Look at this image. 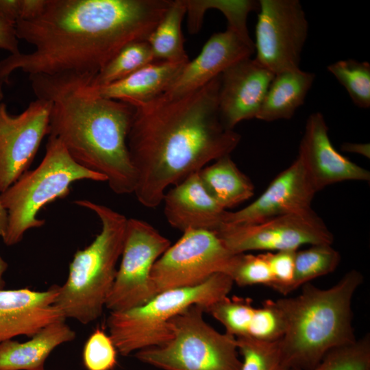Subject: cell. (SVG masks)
<instances>
[{
	"label": "cell",
	"instance_id": "cell-1",
	"mask_svg": "<svg viewBox=\"0 0 370 370\" xmlns=\"http://www.w3.org/2000/svg\"><path fill=\"white\" fill-rule=\"evenodd\" d=\"M171 0H46L35 16L16 23L29 53L0 61V101L11 73L95 77L125 46L147 40Z\"/></svg>",
	"mask_w": 370,
	"mask_h": 370
},
{
	"label": "cell",
	"instance_id": "cell-2",
	"mask_svg": "<svg viewBox=\"0 0 370 370\" xmlns=\"http://www.w3.org/2000/svg\"><path fill=\"white\" fill-rule=\"evenodd\" d=\"M220 78L184 95L163 94L133 105L127 145L136 177L134 193L145 207L158 206L169 186L230 155L239 144L241 135L221 119Z\"/></svg>",
	"mask_w": 370,
	"mask_h": 370
},
{
	"label": "cell",
	"instance_id": "cell-3",
	"mask_svg": "<svg viewBox=\"0 0 370 370\" xmlns=\"http://www.w3.org/2000/svg\"><path fill=\"white\" fill-rule=\"evenodd\" d=\"M29 78L36 98L51 103L49 136L60 140L77 164L103 175L114 193H134L136 177L127 145L134 106L92 93L90 75Z\"/></svg>",
	"mask_w": 370,
	"mask_h": 370
},
{
	"label": "cell",
	"instance_id": "cell-4",
	"mask_svg": "<svg viewBox=\"0 0 370 370\" xmlns=\"http://www.w3.org/2000/svg\"><path fill=\"white\" fill-rule=\"evenodd\" d=\"M363 280L352 269L330 288L308 282L299 295L275 300L285 320L278 346L286 370H312L330 350L356 339L352 301Z\"/></svg>",
	"mask_w": 370,
	"mask_h": 370
},
{
	"label": "cell",
	"instance_id": "cell-5",
	"mask_svg": "<svg viewBox=\"0 0 370 370\" xmlns=\"http://www.w3.org/2000/svg\"><path fill=\"white\" fill-rule=\"evenodd\" d=\"M75 204L94 212L100 219L101 229L89 245L75 253L55 305L66 319L86 325L99 318L106 306L116 278L127 219L109 207L87 199L76 200Z\"/></svg>",
	"mask_w": 370,
	"mask_h": 370
},
{
	"label": "cell",
	"instance_id": "cell-6",
	"mask_svg": "<svg viewBox=\"0 0 370 370\" xmlns=\"http://www.w3.org/2000/svg\"><path fill=\"white\" fill-rule=\"evenodd\" d=\"M106 182L100 173L77 164L57 138L49 136L45 154L34 170L25 172L5 191L0 203L7 214L3 241L7 246L21 242L25 233L42 227L45 220L38 214L47 204L67 196L71 184L78 180Z\"/></svg>",
	"mask_w": 370,
	"mask_h": 370
},
{
	"label": "cell",
	"instance_id": "cell-7",
	"mask_svg": "<svg viewBox=\"0 0 370 370\" xmlns=\"http://www.w3.org/2000/svg\"><path fill=\"white\" fill-rule=\"evenodd\" d=\"M233 284L229 275L217 273L199 285L158 293L143 306L110 312L106 320L109 335L123 356L162 345L172 337L171 319L194 305L206 312L227 296Z\"/></svg>",
	"mask_w": 370,
	"mask_h": 370
},
{
	"label": "cell",
	"instance_id": "cell-8",
	"mask_svg": "<svg viewBox=\"0 0 370 370\" xmlns=\"http://www.w3.org/2000/svg\"><path fill=\"white\" fill-rule=\"evenodd\" d=\"M204 308L191 306L170 319L171 338L136 352L140 362L162 370H241L236 338L204 319Z\"/></svg>",
	"mask_w": 370,
	"mask_h": 370
},
{
	"label": "cell",
	"instance_id": "cell-9",
	"mask_svg": "<svg viewBox=\"0 0 370 370\" xmlns=\"http://www.w3.org/2000/svg\"><path fill=\"white\" fill-rule=\"evenodd\" d=\"M170 246V241L147 222L127 219L121 263L105 307L110 312L123 311L143 306L157 295L151 270Z\"/></svg>",
	"mask_w": 370,
	"mask_h": 370
},
{
	"label": "cell",
	"instance_id": "cell-10",
	"mask_svg": "<svg viewBox=\"0 0 370 370\" xmlns=\"http://www.w3.org/2000/svg\"><path fill=\"white\" fill-rule=\"evenodd\" d=\"M235 254L215 232L188 230L156 260L151 279L157 293L199 285L212 275H227Z\"/></svg>",
	"mask_w": 370,
	"mask_h": 370
},
{
	"label": "cell",
	"instance_id": "cell-11",
	"mask_svg": "<svg viewBox=\"0 0 370 370\" xmlns=\"http://www.w3.org/2000/svg\"><path fill=\"white\" fill-rule=\"evenodd\" d=\"M233 254L297 251L304 245H332V233L312 210L245 225L221 224L215 232Z\"/></svg>",
	"mask_w": 370,
	"mask_h": 370
},
{
	"label": "cell",
	"instance_id": "cell-12",
	"mask_svg": "<svg viewBox=\"0 0 370 370\" xmlns=\"http://www.w3.org/2000/svg\"><path fill=\"white\" fill-rule=\"evenodd\" d=\"M255 59L274 75L299 69L309 25L299 0H260Z\"/></svg>",
	"mask_w": 370,
	"mask_h": 370
},
{
	"label": "cell",
	"instance_id": "cell-13",
	"mask_svg": "<svg viewBox=\"0 0 370 370\" xmlns=\"http://www.w3.org/2000/svg\"><path fill=\"white\" fill-rule=\"evenodd\" d=\"M50 101H31L18 115L10 114L0 101V193L32 164L40 145L49 133Z\"/></svg>",
	"mask_w": 370,
	"mask_h": 370
},
{
	"label": "cell",
	"instance_id": "cell-14",
	"mask_svg": "<svg viewBox=\"0 0 370 370\" xmlns=\"http://www.w3.org/2000/svg\"><path fill=\"white\" fill-rule=\"evenodd\" d=\"M316 192L300 160L280 172L253 202L236 212H225L222 224L245 225L312 210Z\"/></svg>",
	"mask_w": 370,
	"mask_h": 370
},
{
	"label": "cell",
	"instance_id": "cell-15",
	"mask_svg": "<svg viewBox=\"0 0 370 370\" xmlns=\"http://www.w3.org/2000/svg\"><path fill=\"white\" fill-rule=\"evenodd\" d=\"M323 115L314 112L306 120L297 158L315 192L348 180L369 181L368 170L352 162L332 145Z\"/></svg>",
	"mask_w": 370,
	"mask_h": 370
},
{
	"label": "cell",
	"instance_id": "cell-16",
	"mask_svg": "<svg viewBox=\"0 0 370 370\" xmlns=\"http://www.w3.org/2000/svg\"><path fill=\"white\" fill-rule=\"evenodd\" d=\"M273 77L251 58L222 73L218 102L221 119L227 129L234 130L241 121L256 118Z\"/></svg>",
	"mask_w": 370,
	"mask_h": 370
},
{
	"label": "cell",
	"instance_id": "cell-17",
	"mask_svg": "<svg viewBox=\"0 0 370 370\" xmlns=\"http://www.w3.org/2000/svg\"><path fill=\"white\" fill-rule=\"evenodd\" d=\"M254 52L251 38L227 27L210 36L199 55L184 65L164 95L179 96L197 90L234 64L250 58Z\"/></svg>",
	"mask_w": 370,
	"mask_h": 370
},
{
	"label": "cell",
	"instance_id": "cell-18",
	"mask_svg": "<svg viewBox=\"0 0 370 370\" xmlns=\"http://www.w3.org/2000/svg\"><path fill=\"white\" fill-rule=\"evenodd\" d=\"M60 286L42 291L0 290V343L18 336L32 337L45 326L66 319L55 305Z\"/></svg>",
	"mask_w": 370,
	"mask_h": 370
},
{
	"label": "cell",
	"instance_id": "cell-19",
	"mask_svg": "<svg viewBox=\"0 0 370 370\" xmlns=\"http://www.w3.org/2000/svg\"><path fill=\"white\" fill-rule=\"evenodd\" d=\"M164 213L168 223L184 232H216L227 210H223L203 185L198 172L193 173L165 193Z\"/></svg>",
	"mask_w": 370,
	"mask_h": 370
},
{
	"label": "cell",
	"instance_id": "cell-20",
	"mask_svg": "<svg viewBox=\"0 0 370 370\" xmlns=\"http://www.w3.org/2000/svg\"><path fill=\"white\" fill-rule=\"evenodd\" d=\"M187 62H153L114 83L88 89L106 99L122 101L132 106L147 102L163 94L177 77Z\"/></svg>",
	"mask_w": 370,
	"mask_h": 370
},
{
	"label": "cell",
	"instance_id": "cell-21",
	"mask_svg": "<svg viewBox=\"0 0 370 370\" xmlns=\"http://www.w3.org/2000/svg\"><path fill=\"white\" fill-rule=\"evenodd\" d=\"M75 337V332L64 319L45 326L25 342L5 341L0 343V370H45L50 354Z\"/></svg>",
	"mask_w": 370,
	"mask_h": 370
},
{
	"label": "cell",
	"instance_id": "cell-22",
	"mask_svg": "<svg viewBox=\"0 0 370 370\" xmlns=\"http://www.w3.org/2000/svg\"><path fill=\"white\" fill-rule=\"evenodd\" d=\"M314 79V73L300 68L274 75L256 119L266 122L291 119L304 104Z\"/></svg>",
	"mask_w": 370,
	"mask_h": 370
},
{
	"label": "cell",
	"instance_id": "cell-23",
	"mask_svg": "<svg viewBox=\"0 0 370 370\" xmlns=\"http://www.w3.org/2000/svg\"><path fill=\"white\" fill-rule=\"evenodd\" d=\"M206 190L225 210L250 199L254 186L230 158L223 156L199 172Z\"/></svg>",
	"mask_w": 370,
	"mask_h": 370
},
{
	"label": "cell",
	"instance_id": "cell-24",
	"mask_svg": "<svg viewBox=\"0 0 370 370\" xmlns=\"http://www.w3.org/2000/svg\"><path fill=\"white\" fill-rule=\"evenodd\" d=\"M186 14L185 0L172 1L169 8L148 37L156 61L188 62L182 23Z\"/></svg>",
	"mask_w": 370,
	"mask_h": 370
},
{
	"label": "cell",
	"instance_id": "cell-25",
	"mask_svg": "<svg viewBox=\"0 0 370 370\" xmlns=\"http://www.w3.org/2000/svg\"><path fill=\"white\" fill-rule=\"evenodd\" d=\"M188 14L189 32L195 33L201 24L202 16L206 10H220L227 20V27L233 28L245 38H250L247 26L249 12L259 9L258 1L251 0H185Z\"/></svg>",
	"mask_w": 370,
	"mask_h": 370
},
{
	"label": "cell",
	"instance_id": "cell-26",
	"mask_svg": "<svg viewBox=\"0 0 370 370\" xmlns=\"http://www.w3.org/2000/svg\"><path fill=\"white\" fill-rule=\"evenodd\" d=\"M155 61L147 40L130 43L105 65L91 79L89 85L99 87L114 83Z\"/></svg>",
	"mask_w": 370,
	"mask_h": 370
},
{
	"label": "cell",
	"instance_id": "cell-27",
	"mask_svg": "<svg viewBox=\"0 0 370 370\" xmlns=\"http://www.w3.org/2000/svg\"><path fill=\"white\" fill-rule=\"evenodd\" d=\"M340 261L341 255L332 245H314L304 250H297L293 291L317 278L333 272Z\"/></svg>",
	"mask_w": 370,
	"mask_h": 370
},
{
	"label": "cell",
	"instance_id": "cell-28",
	"mask_svg": "<svg viewBox=\"0 0 370 370\" xmlns=\"http://www.w3.org/2000/svg\"><path fill=\"white\" fill-rule=\"evenodd\" d=\"M328 71L345 88L356 106L370 107V64L355 59L336 61L327 67Z\"/></svg>",
	"mask_w": 370,
	"mask_h": 370
},
{
	"label": "cell",
	"instance_id": "cell-29",
	"mask_svg": "<svg viewBox=\"0 0 370 370\" xmlns=\"http://www.w3.org/2000/svg\"><path fill=\"white\" fill-rule=\"evenodd\" d=\"M256 308L249 298L227 296L212 305L206 312L219 321L227 333L247 337Z\"/></svg>",
	"mask_w": 370,
	"mask_h": 370
},
{
	"label": "cell",
	"instance_id": "cell-30",
	"mask_svg": "<svg viewBox=\"0 0 370 370\" xmlns=\"http://www.w3.org/2000/svg\"><path fill=\"white\" fill-rule=\"evenodd\" d=\"M312 370H370L369 334L330 350Z\"/></svg>",
	"mask_w": 370,
	"mask_h": 370
},
{
	"label": "cell",
	"instance_id": "cell-31",
	"mask_svg": "<svg viewBox=\"0 0 370 370\" xmlns=\"http://www.w3.org/2000/svg\"><path fill=\"white\" fill-rule=\"evenodd\" d=\"M236 338L243 358L241 370H286L282 362L278 341L263 342L249 337Z\"/></svg>",
	"mask_w": 370,
	"mask_h": 370
},
{
	"label": "cell",
	"instance_id": "cell-32",
	"mask_svg": "<svg viewBox=\"0 0 370 370\" xmlns=\"http://www.w3.org/2000/svg\"><path fill=\"white\" fill-rule=\"evenodd\" d=\"M234 283L240 286L262 284L271 287L273 278L264 254H235L227 273Z\"/></svg>",
	"mask_w": 370,
	"mask_h": 370
},
{
	"label": "cell",
	"instance_id": "cell-33",
	"mask_svg": "<svg viewBox=\"0 0 370 370\" xmlns=\"http://www.w3.org/2000/svg\"><path fill=\"white\" fill-rule=\"evenodd\" d=\"M284 332V317L275 301L266 300L262 307L256 308L247 337L275 342L282 338Z\"/></svg>",
	"mask_w": 370,
	"mask_h": 370
},
{
	"label": "cell",
	"instance_id": "cell-34",
	"mask_svg": "<svg viewBox=\"0 0 370 370\" xmlns=\"http://www.w3.org/2000/svg\"><path fill=\"white\" fill-rule=\"evenodd\" d=\"M117 349L110 336L97 328L86 340L82 354L86 370H112L117 364Z\"/></svg>",
	"mask_w": 370,
	"mask_h": 370
},
{
	"label": "cell",
	"instance_id": "cell-35",
	"mask_svg": "<svg viewBox=\"0 0 370 370\" xmlns=\"http://www.w3.org/2000/svg\"><path fill=\"white\" fill-rule=\"evenodd\" d=\"M295 251L264 253L273 278L271 288L284 295L293 291Z\"/></svg>",
	"mask_w": 370,
	"mask_h": 370
},
{
	"label": "cell",
	"instance_id": "cell-36",
	"mask_svg": "<svg viewBox=\"0 0 370 370\" xmlns=\"http://www.w3.org/2000/svg\"><path fill=\"white\" fill-rule=\"evenodd\" d=\"M15 23L0 16V49L16 54L20 51Z\"/></svg>",
	"mask_w": 370,
	"mask_h": 370
},
{
	"label": "cell",
	"instance_id": "cell-37",
	"mask_svg": "<svg viewBox=\"0 0 370 370\" xmlns=\"http://www.w3.org/2000/svg\"><path fill=\"white\" fill-rule=\"evenodd\" d=\"M24 0H0V16L12 23L23 19Z\"/></svg>",
	"mask_w": 370,
	"mask_h": 370
},
{
	"label": "cell",
	"instance_id": "cell-38",
	"mask_svg": "<svg viewBox=\"0 0 370 370\" xmlns=\"http://www.w3.org/2000/svg\"><path fill=\"white\" fill-rule=\"evenodd\" d=\"M341 149L345 152L360 154L368 158L370 156L369 143H344L341 145Z\"/></svg>",
	"mask_w": 370,
	"mask_h": 370
},
{
	"label": "cell",
	"instance_id": "cell-39",
	"mask_svg": "<svg viewBox=\"0 0 370 370\" xmlns=\"http://www.w3.org/2000/svg\"><path fill=\"white\" fill-rule=\"evenodd\" d=\"M7 227V214L0 203V237L3 238Z\"/></svg>",
	"mask_w": 370,
	"mask_h": 370
},
{
	"label": "cell",
	"instance_id": "cell-40",
	"mask_svg": "<svg viewBox=\"0 0 370 370\" xmlns=\"http://www.w3.org/2000/svg\"><path fill=\"white\" fill-rule=\"evenodd\" d=\"M8 268V263L0 256V290L3 289L5 286V282L3 279V275Z\"/></svg>",
	"mask_w": 370,
	"mask_h": 370
}]
</instances>
